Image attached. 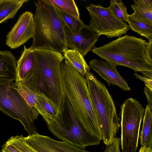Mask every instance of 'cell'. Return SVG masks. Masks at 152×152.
<instances>
[{
	"instance_id": "6da1fadb",
	"label": "cell",
	"mask_w": 152,
	"mask_h": 152,
	"mask_svg": "<svg viewBox=\"0 0 152 152\" xmlns=\"http://www.w3.org/2000/svg\"><path fill=\"white\" fill-rule=\"evenodd\" d=\"M61 71L66 98L76 117L88 133L100 141L101 130L85 77L65 59Z\"/></svg>"
},
{
	"instance_id": "7a4b0ae2",
	"label": "cell",
	"mask_w": 152,
	"mask_h": 152,
	"mask_svg": "<svg viewBox=\"0 0 152 152\" xmlns=\"http://www.w3.org/2000/svg\"><path fill=\"white\" fill-rule=\"evenodd\" d=\"M34 28L31 47L61 53L68 49L65 25L58 10L46 1H34Z\"/></svg>"
},
{
	"instance_id": "3957f363",
	"label": "cell",
	"mask_w": 152,
	"mask_h": 152,
	"mask_svg": "<svg viewBox=\"0 0 152 152\" xmlns=\"http://www.w3.org/2000/svg\"><path fill=\"white\" fill-rule=\"evenodd\" d=\"M145 40L125 35L107 44L95 47L93 52L102 59L118 65L125 66L135 72H152V64L145 54Z\"/></svg>"
},
{
	"instance_id": "277c9868",
	"label": "cell",
	"mask_w": 152,
	"mask_h": 152,
	"mask_svg": "<svg viewBox=\"0 0 152 152\" xmlns=\"http://www.w3.org/2000/svg\"><path fill=\"white\" fill-rule=\"evenodd\" d=\"M85 77L99 124L102 140L106 145L116 137L120 126L114 103L105 85L90 72Z\"/></svg>"
},
{
	"instance_id": "5b68a950",
	"label": "cell",
	"mask_w": 152,
	"mask_h": 152,
	"mask_svg": "<svg viewBox=\"0 0 152 152\" xmlns=\"http://www.w3.org/2000/svg\"><path fill=\"white\" fill-rule=\"evenodd\" d=\"M43 119L49 131L62 141L84 149L86 146L97 145L100 143L97 138L85 130L76 117L66 98L62 113Z\"/></svg>"
},
{
	"instance_id": "8992f818",
	"label": "cell",
	"mask_w": 152,
	"mask_h": 152,
	"mask_svg": "<svg viewBox=\"0 0 152 152\" xmlns=\"http://www.w3.org/2000/svg\"><path fill=\"white\" fill-rule=\"evenodd\" d=\"M36 66L48 89L49 97L63 113L66 96L63 87L61 64L64 59L59 52L45 49H34Z\"/></svg>"
},
{
	"instance_id": "52a82bcc",
	"label": "cell",
	"mask_w": 152,
	"mask_h": 152,
	"mask_svg": "<svg viewBox=\"0 0 152 152\" xmlns=\"http://www.w3.org/2000/svg\"><path fill=\"white\" fill-rule=\"evenodd\" d=\"M0 110L19 121L28 135L37 133L34 123L39 114L27 104L12 82L0 83Z\"/></svg>"
},
{
	"instance_id": "ba28073f",
	"label": "cell",
	"mask_w": 152,
	"mask_h": 152,
	"mask_svg": "<svg viewBox=\"0 0 152 152\" xmlns=\"http://www.w3.org/2000/svg\"><path fill=\"white\" fill-rule=\"evenodd\" d=\"M145 109L139 102L130 98L121 106V145L123 152H136Z\"/></svg>"
},
{
	"instance_id": "9c48e42d",
	"label": "cell",
	"mask_w": 152,
	"mask_h": 152,
	"mask_svg": "<svg viewBox=\"0 0 152 152\" xmlns=\"http://www.w3.org/2000/svg\"><path fill=\"white\" fill-rule=\"evenodd\" d=\"M86 8L91 18L89 26L99 36L119 37L130 29L126 22L117 18L108 7L91 4Z\"/></svg>"
},
{
	"instance_id": "30bf717a",
	"label": "cell",
	"mask_w": 152,
	"mask_h": 152,
	"mask_svg": "<svg viewBox=\"0 0 152 152\" xmlns=\"http://www.w3.org/2000/svg\"><path fill=\"white\" fill-rule=\"evenodd\" d=\"M24 140L36 152H90L66 142L55 140L38 133L24 137Z\"/></svg>"
},
{
	"instance_id": "8fae6325",
	"label": "cell",
	"mask_w": 152,
	"mask_h": 152,
	"mask_svg": "<svg viewBox=\"0 0 152 152\" xmlns=\"http://www.w3.org/2000/svg\"><path fill=\"white\" fill-rule=\"evenodd\" d=\"M34 28L33 14L26 11L20 15L8 34L6 44L12 49L19 47L32 37Z\"/></svg>"
},
{
	"instance_id": "7c38bea8",
	"label": "cell",
	"mask_w": 152,
	"mask_h": 152,
	"mask_svg": "<svg viewBox=\"0 0 152 152\" xmlns=\"http://www.w3.org/2000/svg\"><path fill=\"white\" fill-rule=\"evenodd\" d=\"M67 48L78 52L83 56L92 50L98 40L99 36L89 26L85 24L77 34L71 33L65 26Z\"/></svg>"
},
{
	"instance_id": "4fadbf2b",
	"label": "cell",
	"mask_w": 152,
	"mask_h": 152,
	"mask_svg": "<svg viewBox=\"0 0 152 152\" xmlns=\"http://www.w3.org/2000/svg\"><path fill=\"white\" fill-rule=\"evenodd\" d=\"M90 69L96 72L108 84L116 85L125 91H129L131 88L126 80L118 71L115 64L103 59H94L89 62Z\"/></svg>"
},
{
	"instance_id": "5bb4252c",
	"label": "cell",
	"mask_w": 152,
	"mask_h": 152,
	"mask_svg": "<svg viewBox=\"0 0 152 152\" xmlns=\"http://www.w3.org/2000/svg\"><path fill=\"white\" fill-rule=\"evenodd\" d=\"M36 68L34 49L31 46L27 48L24 45V50L17 62L15 82L21 83L30 77Z\"/></svg>"
},
{
	"instance_id": "9a60e30c",
	"label": "cell",
	"mask_w": 152,
	"mask_h": 152,
	"mask_svg": "<svg viewBox=\"0 0 152 152\" xmlns=\"http://www.w3.org/2000/svg\"><path fill=\"white\" fill-rule=\"evenodd\" d=\"M17 62L10 51H0V83L16 80Z\"/></svg>"
},
{
	"instance_id": "2e32d148",
	"label": "cell",
	"mask_w": 152,
	"mask_h": 152,
	"mask_svg": "<svg viewBox=\"0 0 152 152\" xmlns=\"http://www.w3.org/2000/svg\"><path fill=\"white\" fill-rule=\"evenodd\" d=\"M131 6L134 11L130 18L152 26V0H134Z\"/></svg>"
},
{
	"instance_id": "e0dca14e",
	"label": "cell",
	"mask_w": 152,
	"mask_h": 152,
	"mask_svg": "<svg viewBox=\"0 0 152 152\" xmlns=\"http://www.w3.org/2000/svg\"><path fill=\"white\" fill-rule=\"evenodd\" d=\"M35 95L36 108L43 118H52L62 113L54 103L44 94L38 92H36Z\"/></svg>"
},
{
	"instance_id": "ac0fdd59",
	"label": "cell",
	"mask_w": 152,
	"mask_h": 152,
	"mask_svg": "<svg viewBox=\"0 0 152 152\" xmlns=\"http://www.w3.org/2000/svg\"><path fill=\"white\" fill-rule=\"evenodd\" d=\"M142 129L140 136L141 146L146 148L152 145V110L147 105L145 109Z\"/></svg>"
},
{
	"instance_id": "d6986e66",
	"label": "cell",
	"mask_w": 152,
	"mask_h": 152,
	"mask_svg": "<svg viewBox=\"0 0 152 152\" xmlns=\"http://www.w3.org/2000/svg\"><path fill=\"white\" fill-rule=\"evenodd\" d=\"M28 0H0V24L14 18L18 10Z\"/></svg>"
},
{
	"instance_id": "ffe728a7",
	"label": "cell",
	"mask_w": 152,
	"mask_h": 152,
	"mask_svg": "<svg viewBox=\"0 0 152 152\" xmlns=\"http://www.w3.org/2000/svg\"><path fill=\"white\" fill-rule=\"evenodd\" d=\"M64 59L68 61L83 76L90 71L83 55L78 52L67 49L63 52Z\"/></svg>"
},
{
	"instance_id": "44dd1931",
	"label": "cell",
	"mask_w": 152,
	"mask_h": 152,
	"mask_svg": "<svg viewBox=\"0 0 152 152\" xmlns=\"http://www.w3.org/2000/svg\"><path fill=\"white\" fill-rule=\"evenodd\" d=\"M57 10L65 12L77 19H80L78 9L73 0H45Z\"/></svg>"
},
{
	"instance_id": "7402d4cb",
	"label": "cell",
	"mask_w": 152,
	"mask_h": 152,
	"mask_svg": "<svg viewBox=\"0 0 152 152\" xmlns=\"http://www.w3.org/2000/svg\"><path fill=\"white\" fill-rule=\"evenodd\" d=\"M130 29L148 39L152 36V26L134 20L128 16L126 20Z\"/></svg>"
},
{
	"instance_id": "603a6c76",
	"label": "cell",
	"mask_w": 152,
	"mask_h": 152,
	"mask_svg": "<svg viewBox=\"0 0 152 152\" xmlns=\"http://www.w3.org/2000/svg\"><path fill=\"white\" fill-rule=\"evenodd\" d=\"M58 10L65 26L71 33H78L85 26V24L80 19H77L65 12Z\"/></svg>"
},
{
	"instance_id": "cb8c5ba5",
	"label": "cell",
	"mask_w": 152,
	"mask_h": 152,
	"mask_svg": "<svg viewBox=\"0 0 152 152\" xmlns=\"http://www.w3.org/2000/svg\"><path fill=\"white\" fill-rule=\"evenodd\" d=\"M108 8L117 18L123 22H126L129 14L126 7L122 0H110Z\"/></svg>"
},
{
	"instance_id": "d4e9b609",
	"label": "cell",
	"mask_w": 152,
	"mask_h": 152,
	"mask_svg": "<svg viewBox=\"0 0 152 152\" xmlns=\"http://www.w3.org/2000/svg\"><path fill=\"white\" fill-rule=\"evenodd\" d=\"M15 83L18 91L27 104L29 106L36 108V93L21 83L17 82H15Z\"/></svg>"
},
{
	"instance_id": "484cf974",
	"label": "cell",
	"mask_w": 152,
	"mask_h": 152,
	"mask_svg": "<svg viewBox=\"0 0 152 152\" xmlns=\"http://www.w3.org/2000/svg\"><path fill=\"white\" fill-rule=\"evenodd\" d=\"M24 137L20 135L12 136L8 140L21 152H36L24 140Z\"/></svg>"
},
{
	"instance_id": "4316f807",
	"label": "cell",
	"mask_w": 152,
	"mask_h": 152,
	"mask_svg": "<svg viewBox=\"0 0 152 152\" xmlns=\"http://www.w3.org/2000/svg\"><path fill=\"white\" fill-rule=\"evenodd\" d=\"M121 145V138L116 137L111 143L106 145L104 152H120Z\"/></svg>"
},
{
	"instance_id": "83f0119b",
	"label": "cell",
	"mask_w": 152,
	"mask_h": 152,
	"mask_svg": "<svg viewBox=\"0 0 152 152\" xmlns=\"http://www.w3.org/2000/svg\"><path fill=\"white\" fill-rule=\"evenodd\" d=\"M36 87L37 92H39L42 93L49 97L47 86L39 73L37 78Z\"/></svg>"
},
{
	"instance_id": "f1b7e54d",
	"label": "cell",
	"mask_w": 152,
	"mask_h": 152,
	"mask_svg": "<svg viewBox=\"0 0 152 152\" xmlns=\"http://www.w3.org/2000/svg\"><path fill=\"white\" fill-rule=\"evenodd\" d=\"M2 152H21L8 140L1 146Z\"/></svg>"
},
{
	"instance_id": "f546056e",
	"label": "cell",
	"mask_w": 152,
	"mask_h": 152,
	"mask_svg": "<svg viewBox=\"0 0 152 152\" xmlns=\"http://www.w3.org/2000/svg\"><path fill=\"white\" fill-rule=\"evenodd\" d=\"M148 39V42H147L145 49V54L148 60L152 64V36Z\"/></svg>"
},
{
	"instance_id": "4dcf8cb0",
	"label": "cell",
	"mask_w": 152,
	"mask_h": 152,
	"mask_svg": "<svg viewBox=\"0 0 152 152\" xmlns=\"http://www.w3.org/2000/svg\"><path fill=\"white\" fill-rule=\"evenodd\" d=\"M134 75L136 78L144 82L145 87L152 91V80L142 76L138 74L136 72H135Z\"/></svg>"
},
{
	"instance_id": "1f68e13d",
	"label": "cell",
	"mask_w": 152,
	"mask_h": 152,
	"mask_svg": "<svg viewBox=\"0 0 152 152\" xmlns=\"http://www.w3.org/2000/svg\"><path fill=\"white\" fill-rule=\"evenodd\" d=\"M144 92L147 99L148 105L152 110V91L145 87Z\"/></svg>"
},
{
	"instance_id": "d6a6232c",
	"label": "cell",
	"mask_w": 152,
	"mask_h": 152,
	"mask_svg": "<svg viewBox=\"0 0 152 152\" xmlns=\"http://www.w3.org/2000/svg\"><path fill=\"white\" fill-rule=\"evenodd\" d=\"M140 72L142 74L143 77L152 80V72L142 71Z\"/></svg>"
},
{
	"instance_id": "836d02e7",
	"label": "cell",
	"mask_w": 152,
	"mask_h": 152,
	"mask_svg": "<svg viewBox=\"0 0 152 152\" xmlns=\"http://www.w3.org/2000/svg\"><path fill=\"white\" fill-rule=\"evenodd\" d=\"M144 152H152V147L145 148Z\"/></svg>"
},
{
	"instance_id": "e575fe53",
	"label": "cell",
	"mask_w": 152,
	"mask_h": 152,
	"mask_svg": "<svg viewBox=\"0 0 152 152\" xmlns=\"http://www.w3.org/2000/svg\"><path fill=\"white\" fill-rule=\"evenodd\" d=\"M145 148L144 146H141L138 152H144Z\"/></svg>"
},
{
	"instance_id": "d590c367",
	"label": "cell",
	"mask_w": 152,
	"mask_h": 152,
	"mask_svg": "<svg viewBox=\"0 0 152 152\" xmlns=\"http://www.w3.org/2000/svg\"><path fill=\"white\" fill-rule=\"evenodd\" d=\"M0 152H1V151H0Z\"/></svg>"
}]
</instances>
